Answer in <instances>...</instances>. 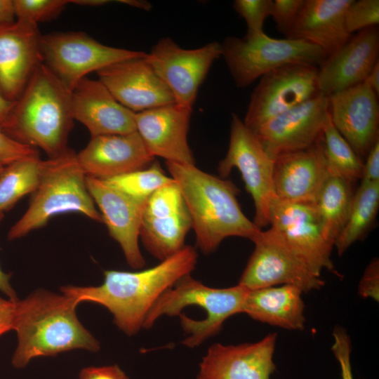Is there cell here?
<instances>
[{"label": "cell", "instance_id": "6da1fadb", "mask_svg": "<svg viewBox=\"0 0 379 379\" xmlns=\"http://www.w3.org/2000/svg\"><path fill=\"white\" fill-rule=\"evenodd\" d=\"M197 258L195 249L185 246L152 267L137 272L105 270L99 286H64L60 291L79 303L91 302L104 306L112 314L115 325L131 336L143 326L159 298L194 270Z\"/></svg>", "mask_w": 379, "mask_h": 379}, {"label": "cell", "instance_id": "7a4b0ae2", "mask_svg": "<svg viewBox=\"0 0 379 379\" xmlns=\"http://www.w3.org/2000/svg\"><path fill=\"white\" fill-rule=\"evenodd\" d=\"M79 304L72 296L44 289L15 302L13 330L17 333L18 345L12 366L23 368L36 357L77 349L98 352L100 343L77 317Z\"/></svg>", "mask_w": 379, "mask_h": 379}, {"label": "cell", "instance_id": "3957f363", "mask_svg": "<svg viewBox=\"0 0 379 379\" xmlns=\"http://www.w3.org/2000/svg\"><path fill=\"white\" fill-rule=\"evenodd\" d=\"M178 185L192 220L196 244L209 254L230 237L252 241L262 231L243 213L239 190L228 180L206 173L195 165L166 161Z\"/></svg>", "mask_w": 379, "mask_h": 379}, {"label": "cell", "instance_id": "277c9868", "mask_svg": "<svg viewBox=\"0 0 379 379\" xmlns=\"http://www.w3.org/2000/svg\"><path fill=\"white\" fill-rule=\"evenodd\" d=\"M74 120L71 92L42 62L15 101L1 128L11 138L40 148L52 158L68 149Z\"/></svg>", "mask_w": 379, "mask_h": 379}, {"label": "cell", "instance_id": "5b68a950", "mask_svg": "<svg viewBox=\"0 0 379 379\" xmlns=\"http://www.w3.org/2000/svg\"><path fill=\"white\" fill-rule=\"evenodd\" d=\"M248 291L239 284L212 288L186 275L155 302L142 328H151L161 316L179 315L182 328L188 335L182 343L189 347H198L216 335L229 317L243 313Z\"/></svg>", "mask_w": 379, "mask_h": 379}, {"label": "cell", "instance_id": "8992f818", "mask_svg": "<svg viewBox=\"0 0 379 379\" xmlns=\"http://www.w3.org/2000/svg\"><path fill=\"white\" fill-rule=\"evenodd\" d=\"M86 178L77 154L69 149L43 160L38 186L27 209L8 231V239L25 237L62 213H79L102 222L87 189Z\"/></svg>", "mask_w": 379, "mask_h": 379}, {"label": "cell", "instance_id": "52a82bcc", "mask_svg": "<svg viewBox=\"0 0 379 379\" xmlns=\"http://www.w3.org/2000/svg\"><path fill=\"white\" fill-rule=\"evenodd\" d=\"M222 56L238 88L250 86L268 72L293 63L319 67L327 58L319 47L290 39H274L265 32L251 37L228 36Z\"/></svg>", "mask_w": 379, "mask_h": 379}, {"label": "cell", "instance_id": "ba28073f", "mask_svg": "<svg viewBox=\"0 0 379 379\" xmlns=\"http://www.w3.org/2000/svg\"><path fill=\"white\" fill-rule=\"evenodd\" d=\"M43 62L70 92L86 75L146 53L106 46L81 32L41 36Z\"/></svg>", "mask_w": 379, "mask_h": 379}, {"label": "cell", "instance_id": "9c48e42d", "mask_svg": "<svg viewBox=\"0 0 379 379\" xmlns=\"http://www.w3.org/2000/svg\"><path fill=\"white\" fill-rule=\"evenodd\" d=\"M233 168L240 172L246 190L253 200V222L259 228L269 225L270 204L275 197L274 159L266 152L255 134L235 113L232 114L228 149L220 161L218 171L222 178H226Z\"/></svg>", "mask_w": 379, "mask_h": 379}, {"label": "cell", "instance_id": "30bf717a", "mask_svg": "<svg viewBox=\"0 0 379 379\" xmlns=\"http://www.w3.org/2000/svg\"><path fill=\"white\" fill-rule=\"evenodd\" d=\"M317 66L293 63L263 75L252 92L244 124L254 131L268 120L317 96Z\"/></svg>", "mask_w": 379, "mask_h": 379}, {"label": "cell", "instance_id": "8fae6325", "mask_svg": "<svg viewBox=\"0 0 379 379\" xmlns=\"http://www.w3.org/2000/svg\"><path fill=\"white\" fill-rule=\"evenodd\" d=\"M269 224L310 271L320 277L323 270H334V245L327 239L314 204L293 203L274 197L269 208Z\"/></svg>", "mask_w": 379, "mask_h": 379}, {"label": "cell", "instance_id": "7c38bea8", "mask_svg": "<svg viewBox=\"0 0 379 379\" xmlns=\"http://www.w3.org/2000/svg\"><path fill=\"white\" fill-rule=\"evenodd\" d=\"M253 242L255 248L238 284L248 290L288 284L303 293L324 285L272 228L261 231Z\"/></svg>", "mask_w": 379, "mask_h": 379}, {"label": "cell", "instance_id": "4fadbf2b", "mask_svg": "<svg viewBox=\"0 0 379 379\" xmlns=\"http://www.w3.org/2000/svg\"><path fill=\"white\" fill-rule=\"evenodd\" d=\"M221 56V44L217 41L185 49L172 39L164 37L145 58L170 89L175 102L192 109L200 86Z\"/></svg>", "mask_w": 379, "mask_h": 379}, {"label": "cell", "instance_id": "5bb4252c", "mask_svg": "<svg viewBox=\"0 0 379 379\" xmlns=\"http://www.w3.org/2000/svg\"><path fill=\"white\" fill-rule=\"evenodd\" d=\"M328 116V98L320 93L268 120L253 132L274 159L314 145L322 133Z\"/></svg>", "mask_w": 379, "mask_h": 379}, {"label": "cell", "instance_id": "9a60e30c", "mask_svg": "<svg viewBox=\"0 0 379 379\" xmlns=\"http://www.w3.org/2000/svg\"><path fill=\"white\" fill-rule=\"evenodd\" d=\"M328 98L331 122L362 160L379 140L378 95L362 82Z\"/></svg>", "mask_w": 379, "mask_h": 379}, {"label": "cell", "instance_id": "2e32d148", "mask_svg": "<svg viewBox=\"0 0 379 379\" xmlns=\"http://www.w3.org/2000/svg\"><path fill=\"white\" fill-rule=\"evenodd\" d=\"M145 57L115 62L96 72L114 98L135 113L175 102L171 91Z\"/></svg>", "mask_w": 379, "mask_h": 379}, {"label": "cell", "instance_id": "e0dca14e", "mask_svg": "<svg viewBox=\"0 0 379 379\" xmlns=\"http://www.w3.org/2000/svg\"><path fill=\"white\" fill-rule=\"evenodd\" d=\"M87 189L108 230L119 244L127 263L134 269L145 265L139 248L140 228L145 203L138 201L105 180L86 176Z\"/></svg>", "mask_w": 379, "mask_h": 379}, {"label": "cell", "instance_id": "ac0fdd59", "mask_svg": "<svg viewBox=\"0 0 379 379\" xmlns=\"http://www.w3.org/2000/svg\"><path fill=\"white\" fill-rule=\"evenodd\" d=\"M37 25L15 20L0 25V92L9 101L21 95L43 62Z\"/></svg>", "mask_w": 379, "mask_h": 379}, {"label": "cell", "instance_id": "d6986e66", "mask_svg": "<svg viewBox=\"0 0 379 379\" xmlns=\"http://www.w3.org/2000/svg\"><path fill=\"white\" fill-rule=\"evenodd\" d=\"M192 110L174 102L135 114L136 131L154 157L195 165L187 141Z\"/></svg>", "mask_w": 379, "mask_h": 379}, {"label": "cell", "instance_id": "ffe728a7", "mask_svg": "<svg viewBox=\"0 0 379 379\" xmlns=\"http://www.w3.org/2000/svg\"><path fill=\"white\" fill-rule=\"evenodd\" d=\"M277 333L237 345H211L199 364L197 379H271Z\"/></svg>", "mask_w": 379, "mask_h": 379}, {"label": "cell", "instance_id": "44dd1931", "mask_svg": "<svg viewBox=\"0 0 379 379\" xmlns=\"http://www.w3.org/2000/svg\"><path fill=\"white\" fill-rule=\"evenodd\" d=\"M378 26L352 35L347 43L318 67L320 93L329 96L362 83L379 61Z\"/></svg>", "mask_w": 379, "mask_h": 379}, {"label": "cell", "instance_id": "7402d4cb", "mask_svg": "<svg viewBox=\"0 0 379 379\" xmlns=\"http://www.w3.org/2000/svg\"><path fill=\"white\" fill-rule=\"evenodd\" d=\"M77 158L86 176L102 180L145 168L154 159L137 131L91 137Z\"/></svg>", "mask_w": 379, "mask_h": 379}, {"label": "cell", "instance_id": "603a6c76", "mask_svg": "<svg viewBox=\"0 0 379 379\" xmlns=\"http://www.w3.org/2000/svg\"><path fill=\"white\" fill-rule=\"evenodd\" d=\"M73 118L91 137L136 131L135 112L121 105L98 79L84 78L71 92Z\"/></svg>", "mask_w": 379, "mask_h": 379}, {"label": "cell", "instance_id": "cb8c5ba5", "mask_svg": "<svg viewBox=\"0 0 379 379\" xmlns=\"http://www.w3.org/2000/svg\"><path fill=\"white\" fill-rule=\"evenodd\" d=\"M320 136L311 147L282 154L274 159L273 182L276 197L293 203L315 202L329 175L321 151Z\"/></svg>", "mask_w": 379, "mask_h": 379}, {"label": "cell", "instance_id": "d4e9b609", "mask_svg": "<svg viewBox=\"0 0 379 379\" xmlns=\"http://www.w3.org/2000/svg\"><path fill=\"white\" fill-rule=\"evenodd\" d=\"M352 0H305L287 39L301 40L333 55L350 39L345 27L346 11Z\"/></svg>", "mask_w": 379, "mask_h": 379}, {"label": "cell", "instance_id": "484cf974", "mask_svg": "<svg viewBox=\"0 0 379 379\" xmlns=\"http://www.w3.org/2000/svg\"><path fill=\"white\" fill-rule=\"evenodd\" d=\"M303 292L293 285L249 290L243 313L253 319L288 330L304 328Z\"/></svg>", "mask_w": 379, "mask_h": 379}, {"label": "cell", "instance_id": "4316f807", "mask_svg": "<svg viewBox=\"0 0 379 379\" xmlns=\"http://www.w3.org/2000/svg\"><path fill=\"white\" fill-rule=\"evenodd\" d=\"M192 229L186 206L180 211L157 216L142 214L140 238L146 250L162 261L181 250Z\"/></svg>", "mask_w": 379, "mask_h": 379}, {"label": "cell", "instance_id": "83f0119b", "mask_svg": "<svg viewBox=\"0 0 379 379\" xmlns=\"http://www.w3.org/2000/svg\"><path fill=\"white\" fill-rule=\"evenodd\" d=\"M351 185L343 178L328 175L314 203L326 237L333 245L350 213L354 196Z\"/></svg>", "mask_w": 379, "mask_h": 379}, {"label": "cell", "instance_id": "f1b7e54d", "mask_svg": "<svg viewBox=\"0 0 379 379\" xmlns=\"http://www.w3.org/2000/svg\"><path fill=\"white\" fill-rule=\"evenodd\" d=\"M378 207L379 182L361 181L354 194L347 221L334 244L340 255L365 237L375 220Z\"/></svg>", "mask_w": 379, "mask_h": 379}, {"label": "cell", "instance_id": "f546056e", "mask_svg": "<svg viewBox=\"0 0 379 379\" xmlns=\"http://www.w3.org/2000/svg\"><path fill=\"white\" fill-rule=\"evenodd\" d=\"M320 142L329 175L343 178L350 182L361 179L364 162L335 128L329 113L322 129Z\"/></svg>", "mask_w": 379, "mask_h": 379}, {"label": "cell", "instance_id": "4dcf8cb0", "mask_svg": "<svg viewBox=\"0 0 379 379\" xmlns=\"http://www.w3.org/2000/svg\"><path fill=\"white\" fill-rule=\"evenodd\" d=\"M42 161L37 154L5 166L0 175V213L11 209L24 196L35 191Z\"/></svg>", "mask_w": 379, "mask_h": 379}, {"label": "cell", "instance_id": "1f68e13d", "mask_svg": "<svg viewBox=\"0 0 379 379\" xmlns=\"http://www.w3.org/2000/svg\"><path fill=\"white\" fill-rule=\"evenodd\" d=\"M157 161L148 167L112 178L105 181L131 198L145 203L158 189L173 182Z\"/></svg>", "mask_w": 379, "mask_h": 379}, {"label": "cell", "instance_id": "d6a6232c", "mask_svg": "<svg viewBox=\"0 0 379 379\" xmlns=\"http://www.w3.org/2000/svg\"><path fill=\"white\" fill-rule=\"evenodd\" d=\"M70 1L13 0L15 20L37 25L57 17Z\"/></svg>", "mask_w": 379, "mask_h": 379}, {"label": "cell", "instance_id": "836d02e7", "mask_svg": "<svg viewBox=\"0 0 379 379\" xmlns=\"http://www.w3.org/2000/svg\"><path fill=\"white\" fill-rule=\"evenodd\" d=\"M273 0H235L234 11L244 19L247 30L244 37L248 38L265 32L263 26L271 16Z\"/></svg>", "mask_w": 379, "mask_h": 379}, {"label": "cell", "instance_id": "e575fe53", "mask_svg": "<svg viewBox=\"0 0 379 379\" xmlns=\"http://www.w3.org/2000/svg\"><path fill=\"white\" fill-rule=\"evenodd\" d=\"M347 31L352 34L362 29L378 26L379 23L378 0H352L345 17Z\"/></svg>", "mask_w": 379, "mask_h": 379}, {"label": "cell", "instance_id": "d590c367", "mask_svg": "<svg viewBox=\"0 0 379 379\" xmlns=\"http://www.w3.org/2000/svg\"><path fill=\"white\" fill-rule=\"evenodd\" d=\"M305 0H273L271 16L278 30L286 34L293 26Z\"/></svg>", "mask_w": 379, "mask_h": 379}, {"label": "cell", "instance_id": "8d00e7d4", "mask_svg": "<svg viewBox=\"0 0 379 379\" xmlns=\"http://www.w3.org/2000/svg\"><path fill=\"white\" fill-rule=\"evenodd\" d=\"M333 344L331 350L339 363L342 379H354L350 355L352 345L347 331L341 326H336L333 331Z\"/></svg>", "mask_w": 379, "mask_h": 379}, {"label": "cell", "instance_id": "74e56055", "mask_svg": "<svg viewBox=\"0 0 379 379\" xmlns=\"http://www.w3.org/2000/svg\"><path fill=\"white\" fill-rule=\"evenodd\" d=\"M39 154L36 148L8 135L0 127V164L6 166L22 159Z\"/></svg>", "mask_w": 379, "mask_h": 379}, {"label": "cell", "instance_id": "f35d334b", "mask_svg": "<svg viewBox=\"0 0 379 379\" xmlns=\"http://www.w3.org/2000/svg\"><path fill=\"white\" fill-rule=\"evenodd\" d=\"M358 292L361 297L379 300V261L373 258L366 267L359 281Z\"/></svg>", "mask_w": 379, "mask_h": 379}, {"label": "cell", "instance_id": "ab89813d", "mask_svg": "<svg viewBox=\"0 0 379 379\" xmlns=\"http://www.w3.org/2000/svg\"><path fill=\"white\" fill-rule=\"evenodd\" d=\"M79 379H129L126 374L117 365L89 366L82 368Z\"/></svg>", "mask_w": 379, "mask_h": 379}, {"label": "cell", "instance_id": "60d3db41", "mask_svg": "<svg viewBox=\"0 0 379 379\" xmlns=\"http://www.w3.org/2000/svg\"><path fill=\"white\" fill-rule=\"evenodd\" d=\"M361 181L379 182V140L373 145L366 157Z\"/></svg>", "mask_w": 379, "mask_h": 379}, {"label": "cell", "instance_id": "b9f144b4", "mask_svg": "<svg viewBox=\"0 0 379 379\" xmlns=\"http://www.w3.org/2000/svg\"><path fill=\"white\" fill-rule=\"evenodd\" d=\"M15 302L0 295V337L13 330Z\"/></svg>", "mask_w": 379, "mask_h": 379}, {"label": "cell", "instance_id": "7bdbcfd3", "mask_svg": "<svg viewBox=\"0 0 379 379\" xmlns=\"http://www.w3.org/2000/svg\"><path fill=\"white\" fill-rule=\"evenodd\" d=\"M4 213H0V222L4 218ZM11 277V274L4 272L0 267V291L6 295L7 298L16 302L19 298L10 283Z\"/></svg>", "mask_w": 379, "mask_h": 379}, {"label": "cell", "instance_id": "ee69618b", "mask_svg": "<svg viewBox=\"0 0 379 379\" xmlns=\"http://www.w3.org/2000/svg\"><path fill=\"white\" fill-rule=\"evenodd\" d=\"M15 20L13 0H0V25Z\"/></svg>", "mask_w": 379, "mask_h": 379}, {"label": "cell", "instance_id": "f6af8a7d", "mask_svg": "<svg viewBox=\"0 0 379 379\" xmlns=\"http://www.w3.org/2000/svg\"><path fill=\"white\" fill-rule=\"evenodd\" d=\"M363 82L378 95H379V61L376 62Z\"/></svg>", "mask_w": 379, "mask_h": 379}, {"label": "cell", "instance_id": "bcb514c9", "mask_svg": "<svg viewBox=\"0 0 379 379\" xmlns=\"http://www.w3.org/2000/svg\"><path fill=\"white\" fill-rule=\"evenodd\" d=\"M15 102L8 100L0 92V127H4L9 117Z\"/></svg>", "mask_w": 379, "mask_h": 379}, {"label": "cell", "instance_id": "7dc6e473", "mask_svg": "<svg viewBox=\"0 0 379 379\" xmlns=\"http://www.w3.org/2000/svg\"><path fill=\"white\" fill-rule=\"evenodd\" d=\"M118 2H120L124 4L128 5L132 7H135L139 9H142L145 11H150L152 8V5L149 2L146 1L140 0H119Z\"/></svg>", "mask_w": 379, "mask_h": 379}, {"label": "cell", "instance_id": "c3c4849f", "mask_svg": "<svg viewBox=\"0 0 379 379\" xmlns=\"http://www.w3.org/2000/svg\"><path fill=\"white\" fill-rule=\"evenodd\" d=\"M109 1L107 0H72L70 3L82 6H99L107 4Z\"/></svg>", "mask_w": 379, "mask_h": 379}, {"label": "cell", "instance_id": "681fc988", "mask_svg": "<svg viewBox=\"0 0 379 379\" xmlns=\"http://www.w3.org/2000/svg\"><path fill=\"white\" fill-rule=\"evenodd\" d=\"M4 168L5 166L0 164V175L1 174V173L3 172V171L4 170Z\"/></svg>", "mask_w": 379, "mask_h": 379}]
</instances>
